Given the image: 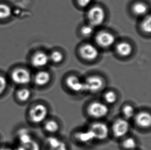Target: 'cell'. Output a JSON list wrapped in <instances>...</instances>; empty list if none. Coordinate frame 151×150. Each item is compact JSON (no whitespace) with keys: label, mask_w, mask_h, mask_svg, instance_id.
I'll return each mask as SVG.
<instances>
[{"label":"cell","mask_w":151,"mask_h":150,"mask_svg":"<svg viewBox=\"0 0 151 150\" xmlns=\"http://www.w3.org/2000/svg\"><path fill=\"white\" fill-rule=\"evenodd\" d=\"M105 12L101 6H93L89 9L87 12L89 22L93 27L98 26L103 24L105 19Z\"/></svg>","instance_id":"6da1fadb"},{"label":"cell","mask_w":151,"mask_h":150,"mask_svg":"<svg viewBox=\"0 0 151 150\" xmlns=\"http://www.w3.org/2000/svg\"><path fill=\"white\" fill-rule=\"evenodd\" d=\"M89 130L91 132L94 139L104 140L108 137L109 129L108 126L102 122H97L92 124L89 126Z\"/></svg>","instance_id":"7a4b0ae2"},{"label":"cell","mask_w":151,"mask_h":150,"mask_svg":"<svg viewBox=\"0 0 151 150\" xmlns=\"http://www.w3.org/2000/svg\"><path fill=\"white\" fill-rule=\"evenodd\" d=\"M47 115V107L42 104H39L33 106L29 112L31 120L35 124H40L45 121Z\"/></svg>","instance_id":"3957f363"},{"label":"cell","mask_w":151,"mask_h":150,"mask_svg":"<svg viewBox=\"0 0 151 150\" xmlns=\"http://www.w3.org/2000/svg\"><path fill=\"white\" fill-rule=\"evenodd\" d=\"M88 112L92 117L102 118L107 115L109 113V108L105 103L94 101L91 103L88 106Z\"/></svg>","instance_id":"277c9868"},{"label":"cell","mask_w":151,"mask_h":150,"mask_svg":"<svg viewBox=\"0 0 151 150\" xmlns=\"http://www.w3.org/2000/svg\"><path fill=\"white\" fill-rule=\"evenodd\" d=\"M104 82L98 76H91L83 81V91L95 93L102 89Z\"/></svg>","instance_id":"5b68a950"},{"label":"cell","mask_w":151,"mask_h":150,"mask_svg":"<svg viewBox=\"0 0 151 150\" xmlns=\"http://www.w3.org/2000/svg\"><path fill=\"white\" fill-rule=\"evenodd\" d=\"M129 126V121L126 119H117L112 126V132L114 136L118 138L124 137L128 133Z\"/></svg>","instance_id":"8992f818"},{"label":"cell","mask_w":151,"mask_h":150,"mask_svg":"<svg viewBox=\"0 0 151 150\" xmlns=\"http://www.w3.org/2000/svg\"><path fill=\"white\" fill-rule=\"evenodd\" d=\"M12 78L14 83L19 85H25L31 82V75L27 69L19 68L12 72Z\"/></svg>","instance_id":"52a82bcc"},{"label":"cell","mask_w":151,"mask_h":150,"mask_svg":"<svg viewBox=\"0 0 151 150\" xmlns=\"http://www.w3.org/2000/svg\"><path fill=\"white\" fill-rule=\"evenodd\" d=\"M116 38L112 34L102 31L99 33L96 37V41L97 44L104 48H108L114 44Z\"/></svg>","instance_id":"ba28073f"},{"label":"cell","mask_w":151,"mask_h":150,"mask_svg":"<svg viewBox=\"0 0 151 150\" xmlns=\"http://www.w3.org/2000/svg\"><path fill=\"white\" fill-rule=\"evenodd\" d=\"M81 57L87 61H93L98 57V49L91 44H86L82 46L80 49Z\"/></svg>","instance_id":"9c48e42d"},{"label":"cell","mask_w":151,"mask_h":150,"mask_svg":"<svg viewBox=\"0 0 151 150\" xmlns=\"http://www.w3.org/2000/svg\"><path fill=\"white\" fill-rule=\"evenodd\" d=\"M49 56L42 51H38L35 54L32 58V64L36 68L44 67L49 61Z\"/></svg>","instance_id":"30bf717a"},{"label":"cell","mask_w":151,"mask_h":150,"mask_svg":"<svg viewBox=\"0 0 151 150\" xmlns=\"http://www.w3.org/2000/svg\"><path fill=\"white\" fill-rule=\"evenodd\" d=\"M65 83L69 89L74 92L83 91V82L76 76H70L66 79Z\"/></svg>","instance_id":"8fae6325"},{"label":"cell","mask_w":151,"mask_h":150,"mask_svg":"<svg viewBox=\"0 0 151 150\" xmlns=\"http://www.w3.org/2000/svg\"><path fill=\"white\" fill-rule=\"evenodd\" d=\"M135 121L141 128H149L151 124V116L146 112H141L135 116Z\"/></svg>","instance_id":"7c38bea8"},{"label":"cell","mask_w":151,"mask_h":150,"mask_svg":"<svg viewBox=\"0 0 151 150\" xmlns=\"http://www.w3.org/2000/svg\"><path fill=\"white\" fill-rule=\"evenodd\" d=\"M47 144L49 150H68L65 142L56 137L51 136L47 138Z\"/></svg>","instance_id":"4fadbf2b"},{"label":"cell","mask_w":151,"mask_h":150,"mask_svg":"<svg viewBox=\"0 0 151 150\" xmlns=\"http://www.w3.org/2000/svg\"><path fill=\"white\" fill-rule=\"evenodd\" d=\"M116 53L121 57H128L132 53L133 47L129 43L122 42L116 45Z\"/></svg>","instance_id":"5bb4252c"},{"label":"cell","mask_w":151,"mask_h":150,"mask_svg":"<svg viewBox=\"0 0 151 150\" xmlns=\"http://www.w3.org/2000/svg\"><path fill=\"white\" fill-rule=\"evenodd\" d=\"M51 76L47 71H40L35 75L34 81L38 86H44L49 82Z\"/></svg>","instance_id":"9a60e30c"},{"label":"cell","mask_w":151,"mask_h":150,"mask_svg":"<svg viewBox=\"0 0 151 150\" xmlns=\"http://www.w3.org/2000/svg\"><path fill=\"white\" fill-rule=\"evenodd\" d=\"M76 138L81 143L87 144L94 140V137L90 130L88 129L87 131H82L76 134Z\"/></svg>","instance_id":"2e32d148"},{"label":"cell","mask_w":151,"mask_h":150,"mask_svg":"<svg viewBox=\"0 0 151 150\" xmlns=\"http://www.w3.org/2000/svg\"><path fill=\"white\" fill-rule=\"evenodd\" d=\"M134 14L137 16H145L147 11V7L146 4L142 2H137L132 7Z\"/></svg>","instance_id":"e0dca14e"},{"label":"cell","mask_w":151,"mask_h":150,"mask_svg":"<svg viewBox=\"0 0 151 150\" xmlns=\"http://www.w3.org/2000/svg\"><path fill=\"white\" fill-rule=\"evenodd\" d=\"M18 138L21 145L27 144L33 139L31 134L26 129H21L19 131Z\"/></svg>","instance_id":"ac0fdd59"},{"label":"cell","mask_w":151,"mask_h":150,"mask_svg":"<svg viewBox=\"0 0 151 150\" xmlns=\"http://www.w3.org/2000/svg\"><path fill=\"white\" fill-rule=\"evenodd\" d=\"M59 124L54 120H49L45 122L44 128L47 132L50 133H55L59 130Z\"/></svg>","instance_id":"d6986e66"},{"label":"cell","mask_w":151,"mask_h":150,"mask_svg":"<svg viewBox=\"0 0 151 150\" xmlns=\"http://www.w3.org/2000/svg\"><path fill=\"white\" fill-rule=\"evenodd\" d=\"M122 146L126 150H134L137 148V142L134 138L128 137L123 141Z\"/></svg>","instance_id":"ffe728a7"},{"label":"cell","mask_w":151,"mask_h":150,"mask_svg":"<svg viewBox=\"0 0 151 150\" xmlns=\"http://www.w3.org/2000/svg\"><path fill=\"white\" fill-rule=\"evenodd\" d=\"M122 111L126 119H130L135 117V109L133 106L131 105H125L123 107Z\"/></svg>","instance_id":"44dd1931"},{"label":"cell","mask_w":151,"mask_h":150,"mask_svg":"<svg viewBox=\"0 0 151 150\" xmlns=\"http://www.w3.org/2000/svg\"><path fill=\"white\" fill-rule=\"evenodd\" d=\"M12 14L11 8L7 5L0 4V19L8 18Z\"/></svg>","instance_id":"7402d4cb"},{"label":"cell","mask_w":151,"mask_h":150,"mask_svg":"<svg viewBox=\"0 0 151 150\" xmlns=\"http://www.w3.org/2000/svg\"><path fill=\"white\" fill-rule=\"evenodd\" d=\"M104 99L105 103L108 104H112L116 102L117 96L114 91H110L104 94Z\"/></svg>","instance_id":"603a6c76"},{"label":"cell","mask_w":151,"mask_h":150,"mask_svg":"<svg viewBox=\"0 0 151 150\" xmlns=\"http://www.w3.org/2000/svg\"><path fill=\"white\" fill-rule=\"evenodd\" d=\"M142 30L146 33H150L151 31V18L150 16H147L143 19L141 23Z\"/></svg>","instance_id":"cb8c5ba5"},{"label":"cell","mask_w":151,"mask_h":150,"mask_svg":"<svg viewBox=\"0 0 151 150\" xmlns=\"http://www.w3.org/2000/svg\"><path fill=\"white\" fill-rule=\"evenodd\" d=\"M19 99L24 102L29 99L31 95V91L27 89H22L19 91L17 94Z\"/></svg>","instance_id":"d4e9b609"},{"label":"cell","mask_w":151,"mask_h":150,"mask_svg":"<svg viewBox=\"0 0 151 150\" xmlns=\"http://www.w3.org/2000/svg\"><path fill=\"white\" fill-rule=\"evenodd\" d=\"M50 60L55 63H59L63 61V54L59 51H54L51 53L49 56Z\"/></svg>","instance_id":"484cf974"},{"label":"cell","mask_w":151,"mask_h":150,"mask_svg":"<svg viewBox=\"0 0 151 150\" xmlns=\"http://www.w3.org/2000/svg\"><path fill=\"white\" fill-rule=\"evenodd\" d=\"M94 27L91 25H86L82 27L81 29V33L84 37H90L94 31Z\"/></svg>","instance_id":"4316f807"},{"label":"cell","mask_w":151,"mask_h":150,"mask_svg":"<svg viewBox=\"0 0 151 150\" xmlns=\"http://www.w3.org/2000/svg\"><path fill=\"white\" fill-rule=\"evenodd\" d=\"M22 146L23 147L24 150H40V146L38 143L34 139L28 144Z\"/></svg>","instance_id":"83f0119b"},{"label":"cell","mask_w":151,"mask_h":150,"mask_svg":"<svg viewBox=\"0 0 151 150\" xmlns=\"http://www.w3.org/2000/svg\"><path fill=\"white\" fill-rule=\"evenodd\" d=\"M7 87V81L6 79L2 76H0V95H1Z\"/></svg>","instance_id":"f1b7e54d"},{"label":"cell","mask_w":151,"mask_h":150,"mask_svg":"<svg viewBox=\"0 0 151 150\" xmlns=\"http://www.w3.org/2000/svg\"><path fill=\"white\" fill-rule=\"evenodd\" d=\"M92 0H78V4L82 7H86L89 6Z\"/></svg>","instance_id":"f546056e"},{"label":"cell","mask_w":151,"mask_h":150,"mask_svg":"<svg viewBox=\"0 0 151 150\" xmlns=\"http://www.w3.org/2000/svg\"><path fill=\"white\" fill-rule=\"evenodd\" d=\"M0 150H12V149H9V148H2V149H0Z\"/></svg>","instance_id":"4dcf8cb0"}]
</instances>
